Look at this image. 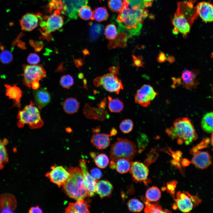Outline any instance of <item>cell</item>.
<instances>
[{
    "label": "cell",
    "mask_w": 213,
    "mask_h": 213,
    "mask_svg": "<svg viewBox=\"0 0 213 213\" xmlns=\"http://www.w3.org/2000/svg\"><path fill=\"white\" fill-rule=\"evenodd\" d=\"M166 132L172 140H176L179 144L189 145L198 137L191 120L187 117L175 120L173 126L166 129Z\"/></svg>",
    "instance_id": "3957f363"
},
{
    "label": "cell",
    "mask_w": 213,
    "mask_h": 213,
    "mask_svg": "<svg viewBox=\"0 0 213 213\" xmlns=\"http://www.w3.org/2000/svg\"><path fill=\"white\" fill-rule=\"evenodd\" d=\"M113 190L112 184L106 180H101L98 181L96 188V193L99 195L101 198L109 196Z\"/></svg>",
    "instance_id": "d4e9b609"
},
{
    "label": "cell",
    "mask_w": 213,
    "mask_h": 213,
    "mask_svg": "<svg viewBox=\"0 0 213 213\" xmlns=\"http://www.w3.org/2000/svg\"><path fill=\"white\" fill-rule=\"evenodd\" d=\"M109 14L106 9L104 7L97 8L93 12V20L100 22L106 20Z\"/></svg>",
    "instance_id": "836d02e7"
},
{
    "label": "cell",
    "mask_w": 213,
    "mask_h": 213,
    "mask_svg": "<svg viewBox=\"0 0 213 213\" xmlns=\"http://www.w3.org/2000/svg\"><path fill=\"white\" fill-rule=\"evenodd\" d=\"M201 126L206 132H213V112L208 113L203 116L201 120Z\"/></svg>",
    "instance_id": "f1b7e54d"
},
{
    "label": "cell",
    "mask_w": 213,
    "mask_h": 213,
    "mask_svg": "<svg viewBox=\"0 0 213 213\" xmlns=\"http://www.w3.org/2000/svg\"><path fill=\"white\" fill-rule=\"evenodd\" d=\"M130 6H137L143 8L147 7L145 3L143 0H127Z\"/></svg>",
    "instance_id": "c3c4849f"
},
{
    "label": "cell",
    "mask_w": 213,
    "mask_h": 213,
    "mask_svg": "<svg viewBox=\"0 0 213 213\" xmlns=\"http://www.w3.org/2000/svg\"><path fill=\"white\" fill-rule=\"evenodd\" d=\"M23 82L29 88L31 87L32 82L40 80L46 77V72L41 64L25 65L23 66Z\"/></svg>",
    "instance_id": "30bf717a"
},
{
    "label": "cell",
    "mask_w": 213,
    "mask_h": 213,
    "mask_svg": "<svg viewBox=\"0 0 213 213\" xmlns=\"http://www.w3.org/2000/svg\"><path fill=\"white\" fill-rule=\"evenodd\" d=\"M36 90L34 94L35 103L38 108L41 109L50 102L51 100V95L44 88Z\"/></svg>",
    "instance_id": "7402d4cb"
},
{
    "label": "cell",
    "mask_w": 213,
    "mask_h": 213,
    "mask_svg": "<svg viewBox=\"0 0 213 213\" xmlns=\"http://www.w3.org/2000/svg\"><path fill=\"white\" fill-rule=\"evenodd\" d=\"M93 83L96 87L101 86L107 91L117 94L121 90L123 89L121 80L111 72L96 78L94 80Z\"/></svg>",
    "instance_id": "ba28073f"
},
{
    "label": "cell",
    "mask_w": 213,
    "mask_h": 213,
    "mask_svg": "<svg viewBox=\"0 0 213 213\" xmlns=\"http://www.w3.org/2000/svg\"><path fill=\"white\" fill-rule=\"evenodd\" d=\"M100 130V129L99 127L93 129V133H99Z\"/></svg>",
    "instance_id": "91938a15"
},
{
    "label": "cell",
    "mask_w": 213,
    "mask_h": 213,
    "mask_svg": "<svg viewBox=\"0 0 213 213\" xmlns=\"http://www.w3.org/2000/svg\"><path fill=\"white\" fill-rule=\"evenodd\" d=\"M60 82L63 87L68 89L73 84L74 80L71 75H67L61 77Z\"/></svg>",
    "instance_id": "b9f144b4"
},
{
    "label": "cell",
    "mask_w": 213,
    "mask_h": 213,
    "mask_svg": "<svg viewBox=\"0 0 213 213\" xmlns=\"http://www.w3.org/2000/svg\"><path fill=\"white\" fill-rule=\"evenodd\" d=\"M133 126V122L130 119H126L122 120L120 125L121 131L124 133H128L132 130Z\"/></svg>",
    "instance_id": "ab89813d"
},
{
    "label": "cell",
    "mask_w": 213,
    "mask_h": 213,
    "mask_svg": "<svg viewBox=\"0 0 213 213\" xmlns=\"http://www.w3.org/2000/svg\"><path fill=\"white\" fill-rule=\"evenodd\" d=\"M64 6V14L68 17V20L77 18L79 10L85 5L88 0H61Z\"/></svg>",
    "instance_id": "9a60e30c"
},
{
    "label": "cell",
    "mask_w": 213,
    "mask_h": 213,
    "mask_svg": "<svg viewBox=\"0 0 213 213\" xmlns=\"http://www.w3.org/2000/svg\"><path fill=\"white\" fill-rule=\"evenodd\" d=\"M130 164L129 171L133 180L135 183L143 181L145 183L149 173L147 166L137 161L132 162Z\"/></svg>",
    "instance_id": "4fadbf2b"
},
{
    "label": "cell",
    "mask_w": 213,
    "mask_h": 213,
    "mask_svg": "<svg viewBox=\"0 0 213 213\" xmlns=\"http://www.w3.org/2000/svg\"><path fill=\"white\" fill-rule=\"evenodd\" d=\"M127 204L129 210L133 212H140L144 208L143 204L136 199H130Z\"/></svg>",
    "instance_id": "e575fe53"
},
{
    "label": "cell",
    "mask_w": 213,
    "mask_h": 213,
    "mask_svg": "<svg viewBox=\"0 0 213 213\" xmlns=\"http://www.w3.org/2000/svg\"><path fill=\"white\" fill-rule=\"evenodd\" d=\"M68 171L70 175L63 185L66 195L76 200L88 196L82 172L78 167H70Z\"/></svg>",
    "instance_id": "277c9868"
},
{
    "label": "cell",
    "mask_w": 213,
    "mask_h": 213,
    "mask_svg": "<svg viewBox=\"0 0 213 213\" xmlns=\"http://www.w3.org/2000/svg\"><path fill=\"white\" fill-rule=\"evenodd\" d=\"M78 14L80 17L83 20H93V12L88 6L85 5L81 7L79 10Z\"/></svg>",
    "instance_id": "8d00e7d4"
},
{
    "label": "cell",
    "mask_w": 213,
    "mask_h": 213,
    "mask_svg": "<svg viewBox=\"0 0 213 213\" xmlns=\"http://www.w3.org/2000/svg\"><path fill=\"white\" fill-rule=\"evenodd\" d=\"M70 175V173L62 166H52L51 170L47 173L46 176L59 187L63 185Z\"/></svg>",
    "instance_id": "7c38bea8"
},
{
    "label": "cell",
    "mask_w": 213,
    "mask_h": 213,
    "mask_svg": "<svg viewBox=\"0 0 213 213\" xmlns=\"http://www.w3.org/2000/svg\"><path fill=\"white\" fill-rule=\"evenodd\" d=\"M182 163L183 166H186L189 164V162L187 159H183Z\"/></svg>",
    "instance_id": "6f0895ef"
},
{
    "label": "cell",
    "mask_w": 213,
    "mask_h": 213,
    "mask_svg": "<svg viewBox=\"0 0 213 213\" xmlns=\"http://www.w3.org/2000/svg\"><path fill=\"white\" fill-rule=\"evenodd\" d=\"M136 152V146L134 142L126 138H117L111 146L110 152V166L115 167L116 162L120 159L131 161Z\"/></svg>",
    "instance_id": "5b68a950"
},
{
    "label": "cell",
    "mask_w": 213,
    "mask_h": 213,
    "mask_svg": "<svg viewBox=\"0 0 213 213\" xmlns=\"http://www.w3.org/2000/svg\"><path fill=\"white\" fill-rule=\"evenodd\" d=\"M167 61L170 63L172 64L175 62V57L172 55H170L167 57Z\"/></svg>",
    "instance_id": "11a10c76"
},
{
    "label": "cell",
    "mask_w": 213,
    "mask_h": 213,
    "mask_svg": "<svg viewBox=\"0 0 213 213\" xmlns=\"http://www.w3.org/2000/svg\"><path fill=\"white\" fill-rule=\"evenodd\" d=\"M128 37H129V36L127 33L119 32L114 39L110 40L108 47L110 49L117 47H125L127 45V41Z\"/></svg>",
    "instance_id": "484cf974"
},
{
    "label": "cell",
    "mask_w": 213,
    "mask_h": 213,
    "mask_svg": "<svg viewBox=\"0 0 213 213\" xmlns=\"http://www.w3.org/2000/svg\"><path fill=\"white\" fill-rule=\"evenodd\" d=\"M141 199L144 202L145 207L144 212L145 213H169L171 212L166 209H163L158 204H151L146 198L141 196Z\"/></svg>",
    "instance_id": "4316f807"
},
{
    "label": "cell",
    "mask_w": 213,
    "mask_h": 213,
    "mask_svg": "<svg viewBox=\"0 0 213 213\" xmlns=\"http://www.w3.org/2000/svg\"><path fill=\"white\" fill-rule=\"evenodd\" d=\"M90 206L83 199H79L75 203L69 204L65 209L66 213H90L88 207Z\"/></svg>",
    "instance_id": "603a6c76"
},
{
    "label": "cell",
    "mask_w": 213,
    "mask_h": 213,
    "mask_svg": "<svg viewBox=\"0 0 213 213\" xmlns=\"http://www.w3.org/2000/svg\"><path fill=\"white\" fill-rule=\"evenodd\" d=\"M95 162L99 168H104L109 164V160L107 156L104 154L98 155L95 158Z\"/></svg>",
    "instance_id": "74e56055"
},
{
    "label": "cell",
    "mask_w": 213,
    "mask_h": 213,
    "mask_svg": "<svg viewBox=\"0 0 213 213\" xmlns=\"http://www.w3.org/2000/svg\"><path fill=\"white\" fill-rule=\"evenodd\" d=\"M28 62L31 64H36L40 61L39 57L36 54L31 53L28 56L27 59Z\"/></svg>",
    "instance_id": "bcb514c9"
},
{
    "label": "cell",
    "mask_w": 213,
    "mask_h": 213,
    "mask_svg": "<svg viewBox=\"0 0 213 213\" xmlns=\"http://www.w3.org/2000/svg\"><path fill=\"white\" fill-rule=\"evenodd\" d=\"M110 134L97 133H94L91 139V143L99 149H103L110 144Z\"/></svg>",
    "instance_id": "44dd1931"
},
{
    "label": "cell",
    "mask_w": 213,
    "mask_h": 213,
    "mask_svg": "<svg viewBox=\"0 0 213 213\" xmlns=\"http://www.w3.org/2000/svg\"><path fill=\"white\" fill-rule=\"evenodd\" d=\"M17 118V125L19 128L23 127L26 124L31 129H37L40 128L44 124L38 108L32 101L22 110L19 111Z\"/></svg>",
    "instance_id": "8992f818"
},
{
    "label": "cell",
    "mask_w": 213,
    "mask_h": 213,
    "mask_svg": "<svg viewBox=\"0 0 213 213\" xmlns=\"http://www.w3.org/2000/svg\"><path fill=\"white\" fill-rule=\"evenodd\" d=\"M5 86L7 88L6 95L9 99H13V106L20 109V100L22 96L21 90L16 85L11 86L8 84H5Z\"/></svg>",
    "instance_id": "cb8c5ba5"
},
{
    "label": "cell",
    "mask_w": 213,
    "mask_h": 213,
    "mask_svg": "<svg viewBox=\"0 0 213 213\" xmlns=\"http://www.w3.org/2000/svg\"><path fill=\"white\" fill-rule=\"evenodd\" d=\"M13 59L12 53L8 50L2 51L0 54V60L5 64L10 62Z\"/></svg>",
    "instance_id": "7bdbcfd3"
},
{
    "label": "cell",
    "mask_w": 213,
    "mask_h": 213,
    "mask_svg": "<svg viewBox=\"0 0 213 213\" xmlns=\"http://www.w3.org/2000/svg\"><path fill=\"white\" fill-rule=\"evenodd\" d=\"M130 162L125 159H120L116 162L115 168L119 173H126L129 171L130 167Z\"/></svg>",
    "instance_id": "d6a6232c"
},
{
    "label": "cell",
    "mask_w": 213,
    "mask_h": 213,
    "mask_svg": "<svg viewBox=\"0 0 213 213\" xmlns=\"http://www.w3.org/2000/svg\"><path fill=\"white\" fill-rule=\"evenodd\" d=\"M148 15L146 8L130 6L127 0H124L123 7L117 18L121 28L118 32L125 31L129 37L138 35L143 20Z\"/></svg>",
    "instance_id": "6da1fadb"
},
{
    "label": "cell",
    "mask_w": 213,
    "mask_h": 213,
    "mask_svg": "<svg viewBox=\"0 0 213 213\" xmlns=\"http://www.w3.org/2000/svg\"><path fill=\"white\" fill-rule=\"evenodd\" d=\"M79 165L83 176L88 196H93L96 193L98 180L93 178L90 175L88 170L85 160L80 159L79 161Z\"/></svg>",
    "instance_id": "5bb4252c"
},
{
    "label": "cell",
    "mask_w": 213,
    "mask_h": 213,
    "mask_svg": "<svg viewBox=\"0 0 213 213\" xmlns=\"http://www.w3.org/2000/svg\"><path fill=\"white\" fill-rule=\"evenodd\" d=\"M17 206L16 201L14 196L4 193L0 196V212L2 213H12Z\"/></svg>",
    "instance_id": "ac0fdd59"
},
{
    "label": "cell",
    "mask_w": 213,
    "mask_h": 213,
    "mask_svg": "<svg viewBox=\"0 0 213 213\" xmlns=\"http://www.w3.org/2000/svg\"><path fill=\"white\" fill-rule=\"evenodd\" d=\"M195 8L197 14L204 22H213V4L206 1L198 3Z\"/></svg>",
    "instance_id": "2e32d148"
},
{
    "label": "cell",
    "mask_w": 213,
    "mask_h": 213,
    "mask_svg": "<svg viewBox=\"0 0 213 213\" xmlns=\"http://www.w3.org/2000/svg\"><path fill=\"white\" fill-rule=\"evenodd\" d=\"M104 34L107 39L110 40L114 39L117 35L115 25L112 24L108 25L105 28Z\"/></svg>",
    "instance_id": "f35d334b"
},
{
    "label": "cell",
    "mask_w": 213,
    "mask_h": 213,
    "mask_svg": "<svg viewBox=\"0 0 213 213\" xmlns=\"http://www.w3.org/2000/svg\"><path fill=\"white\" fill-rule=\"evenodd\" d=\"M145 3L147 7L150 6L152 4L153 0H143Z\"/></svg>",
    "instance_id": "9f6ffc18"
},
{
    "label": "cell",
    "mask_w": 213,
    "mask_h": 213,
    "mask_svg": "<svg viewBox=\"0 0 213 213\" xmlns=\"http://www.w3.org/2000/svg\"><path fill=\"white\" fill-rule=\"evenodd\" d=\"M157 59L159 63H162L164 62L167 59V58L164 53L162 51H160L158 55Z\"/></svg>",
    "instance_id": "f907efd6"
},
{
    "label": "cell",
    "mask_w": 213,
    "mask_h": 213,
    "mask_svg": "<svg viewBox=\"0 0 213 213\" xmlns=\"http://www.w3.org/2000/svg\"><path fill=\"white\" fill-rule=\"evenodd\" d=\"M29 213H42V210L38 206L31 207L29 210Z\"/></svg>",
    "instance_id": "816d5d0a"
},
{
    "label": "cell",
    "mask_w": 213,
    "mask_h": 213,
    "mask_svg": "<svg viewBox=\"0 0 213 213\" xmlns=\"http://www.w3.org/2000/svg\"><path fill=\"white\" fill-rule=\"evenodd\" d=\"M146 160V165H149L154 162L158 157V154L154 149H152L148 154Z\"/></svg>",
    "instance_id": "ee69618b"
},
{
    "label": "cell",
    "mask_w": 213,
    "mask_h": 213,
    "mask_svg": "<svg viewBox=\"0 0 213 213\" xmlns=\"http://www.w3.org/2000/svg\"><path fill=\"white\" fill-rule=\"evenodd\" d=\"M212 93H213V97H212V98H213V87L212 88Z\"/></svg>",
    "instance_id": "e7e4bbea"
},
{
    "label": "cell",
    "mask_w": 213,
    "mask_h": 213,
    "mask_svg": "<svg viewBox=\"0 0 213 213\" xmlns=\"http://www.w3.org/2000/svg\"><path fill=\"white\" fill-rule=\"evenodd\" d=\"M133 65L137 67H143L144 63L143 61V59L142 56L136 57L133 55Z\"/></svg>",
    "instance_id": "7dc6e473"
},
{
    "label": "cell",
    "mask_w": 213,
    "mask_h": 213,
    "mask_svg": "<svg viewBox=\"0 0 213 213\" xmlns=\"http://www.w3.org/2000/svg\"><path fill=\"white\" fill-rule=\"evenodd\" d=\"M199 73V70L196 69L183 70L181 75L183 87L188 90L196 88L199 84L197 80Z\"/></svg>",
    "instance_id": "e0dca14e"
},
{
    "label": "cell",
    "mask_w": 213,
    "mask_h": 213,
    "mask_svg": "<svg viewBox=\"0 0 213 213\" xmlns=\"http://www.w3.org/2000/svg\"><path fill=\"white\" fill-rule=\"evenodd\" d=\"M79 105L77 100L74 98L67 99L63 104V109L68 114H73L76 112L79 109Z\"/></svg>",
    "instance_id": "83f0119b"
},
{
    "label": "cell",
    "mask_w": 213,
    "mask_h": 213,
    "mask_svg": "<svg viewBox=\"0 0 213 213\" xmlns=\"http://www.w3.org/2000/svg\"><path fill=\"white\" fill-rule=\"evenodd\" d=\"M5 143V141L0 140V169H3L4 166V164L9 161Z\"/></svg>",
    "instance_id": "d590c367"
},
{
    "label": "cell",
    "mask_w": 213,
    "mask_h": 213,
    "mask_svg": "<svg viewBox=\"0 0 213 213\" xmlns=\"http://www.w3.org/2000/svg\"><path fill=\"white\" fill-rule=\"evenodd\" d=\"M39 80H36L32 82L31 84V87L35 90L37 89L39 87Z\"/></svg>",
    "instance_id": "f5cc1de1"
},
{
    "label": "cell",
    "mask_w": 213,
    "mask_h": 213,
    "mask_svg": "<svg viewBox=\"0 0 213 213\" xmlns=\"http://www.w3.org/2000/svg\"><path fill=\"white\" fill-rule=\"evenodd\" d=\"M39 13L36 14L27 13L24 15L20 20L22 30L27 31L32 30L38 26L39 19Z\"/></svg>",
    "instance_id": "ffe728a7"
},
{
    "label": "cell",
    "mask_w": 213,
    "mask_h": 213,
    "mask_svg": "<svg viewBox=\"0 0 213 213\" xmlns=\"http://www.w3.org/2000/svg\"><path fill=\"white\" fill-rule=\"evenodd\" d=\"M173 84L172 85V87L175 88L179 85L181 83V79L180 78L173 79Z\"/></svg>",
    "instance_id": "db71d44e"
},
{
    "label": "cell",
    "mask_w": 213,
    "mask_h": 213,
    "mask_svg": "<svg viewBox=\"0 0 213 213\" xmlns=\"http://www.w3.org/2000/svg\"><path fill=\"white\" fill-rule=\"evenodd\" d=\"M196 1L189 0L178 3L177 11L172 20L174 34L180 32L185 36L189 33L192 25L198 16L194 7Z\"/></svg>",
    "instance_id": "7a4b0ae2"
},
{
    "label": "cell",
    "mask_w": 213,
    "mask_h": 213,
    "mask_svg": "<svg viewBox=\"0 0 213 213\" xmlns=\"http://www.w3.org/2000/svg\"><path fill=\"white\" fill-rule=\"evenodd\" d=\"M117 133V130L114 128H113L111 131L110 135L111 136L115 135Z\"/></svg>",
    "instance_id": "680465c9"
},
{
    "label": "cell",
    "mask_w": 213,
    "mask_h": 213,
    "mask_svg": "<svg viewBox=\"0 0 213 213\" xmlns=\"http://www.w3.org/2000/svg\"><path fill=\"white\" fill-rule=\"evenodd\" d=\"M158 94L151 86L144 85L137 91L135 97V103L142 106L147 107Z\"/></svg>",
    "instance_id": "8fae6325"
},
{
    "label": "cell",
    "mask_w": 213,
    "mask_h": 213,
    "mask_svg": "<svg viewBox=\"0 0 213 213\" xmlns=\"http://www.w3.org/2000/svg\"><path fill=\"white\" fill-rule=\"evenodd\" d=\"M145 196L146 198L150 202L156 201L160 199L161 193L157 187L153 186L147 189Z\"/></svg>",
    "instance_id": "4dcf8cb0"
},
{
    "label": "cell",
    "mask_w": 213,
    "mask_h": 213,
    "mask_svg": "<svg viewBox=\"0 0 213 213\" xmlns=\"http://www.w3.org/2000/svg\"><path fill=\"white\" fill-rule=\"evenodd\" d=\"M90 36L92 40L98 38L103 33L104 27L102 25L97 23L92 24L90 22Z\"/></svg>",
    "instance_id": "1f68e13d"
},
{
    "label": "cell",
    "mask_w": 213,
    "mask_h": 213,
    "mask_svg": "<svg viewBox=\"0 0 213 213\" xmlns=\"http://www.w3.org/2000/svg\"><path fill=\"white\" fill-rule=\"evenodd\" d=\"M108 6L110 9L114 12H119L123 6L122 0H109Z\"/></svg>",
    "instance_id": "60d3db41"
},
{
    "label": "cell",
    "mask_w": 213,
    "mask_h": 213,
    "mask_svg": "<svg viewBox=\"0 0 213 213\" xmlns=\"http://www.w3.org/2000/svg\"><path fill=\"white\" fill-rule=\"evenodd\" d=\"M210 57L211 58H213V52L211 53Z\"/></svg>",
    "instance_id": "be15d7a7"
},
{
    "label": "cell",
    "mask_w": 213,
    "mask_h": 213,
    "mask_svg": "<svg viewBox=\"0 0 213 213\" xmlns=\"http://www.w3.org/2000/svg\"><path fill=\"white\" fill-rule=\"evenodd\" d=\"M177 183V182L175 180H173L168 182L167 184V192L171 195L175 199V188Z\"/></svg>",
    "instance_id": "f6af8a7d"
},
{
    "label": "cell",
    "mask_w": 213,
    "mask_h": 213,
    "mask_svg": "<svg viewBox=\"0 0 213 213\" xmlns=\"http://www.w3.org/2000/svg\"><path fill=\"white\" fill-rule=\"evenodd\" d=\"M193 154V156L191 162L197 167L204 169L211 164V157L207 152L198 151Z\"/></svg>",
    "instance_id": "d6986e66"
},
{
    "label": "cell",
    "mask_w": 213,
    "mask_h": 213,
    "mask_svg": "<svg viewBox=\"0 0 213 213\" xmlns=\"http://www.w3.org/2000/svg\"><path fill=\"white\" fill-rule=\"evenodd\" d=\"M175 203L173 206L176 209L178 208L181 212H189L193 207L198 205L201 200L197 196H193L188 192L183 193L180 191L176 193V199H174Z\"/></svg>",
    "instance_id": "9c48e42d"
},
{
    "label": "cell",
    "mask_w": 213,
    "mask_h": 213,
    "mask_svg": "<svg viewBox=\"0 0 213 213\" xmlns=\"http://www.w3.org/2000/svg\"><path fill=\"white\" fill-rule=\"evenodd\" d=\"M59 10H55L50 16H46L43 18L41 14L39 16L40 21V31L43 36L48 37L50 33L61 28L64 23V17Z\"/></svg>",
    "instance_id": "52a82bcc"
},
{
    "label": "cell",
    "mask_w": 213,
    "mask_h": 213,
    "mask_svg": "<svg viewBox=\"0 0 213 213\" xmlns=\"http://www.w3.org/2000/svg\"><path fill=\"white\" fill-rule=\"evenodd\" d=\"M91 175L93 178L97 180L101 178L102 176L101 171L97 168L92 169L91 171Z\"/></svg>",
    "instance_id": "681fc988"
},
{
    "label": "cell",
    "mask_w": 213,
    "mask_h": 213,
    "mask_svg": "<svg viewBox=\"0 0 213 213\" xmlns=\"http://www.w3.org/2000/svg\"><path fill=\"white\" fill-rule=\"evenodd\" d=\"M66 130V131L68 132H70L72 131L71 129L70 128H67Z\"/></svg>",
    "instance_id": "6125c7cd"
},
{
    "label": "cell",
    "mask_w": 213,
    "mask_h": 213,
    "mask_svg": "<svg viewBox=\"0 0 213 213\" xmlns=\"http://www.w3.org/2000/svg\"><path fill=\"white\" fill-rule=\"evenodd\" d=\"M211 143L212 147V150L213 151V132L212 133V134L211 137Z\"/></svg>",
    "instance_id": "94428289"
},
{
    "label": "cell",
    "mask_w": 213,
    "mask_h": 213,
    "mask_svg": "<svg viewBox=\"0 0 213 213\" xmlns=\"http://www.w3.org/2000/svg\"><path fill=\"white\" fill-rule=\"evenodd\" d=\"M108 107L109 111L113 112L118 113L121 112L124 108L122 102L119 99H112L108 96Z\"/></svg>",
    "instance_id": "f546056e"
}]
</instances>
